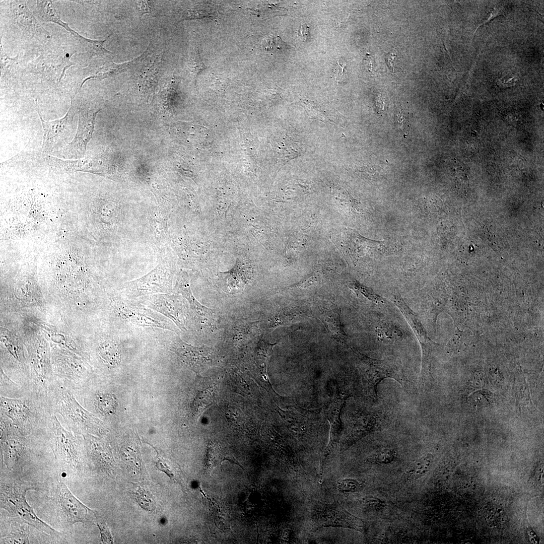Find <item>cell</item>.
Listing matches in <instances>:
<instances>
[{
  "mask_svg": "<svg viewBox=\"0 0 544 544\" xmlns=\"http://www.w3.org/2000/svg\"><path fill=\"white\" fill-rule=\"evenodd\" d=\"M137 497L139 505L148 510H153L155 509V502L152 498V496L143 489H140L137 493Z\"/></svg>",
  "mask_w": 544,
  "mask_h": 544,
  "instance_id": "836d02e7",
  "label": "cell"
},
{
  "mask_svg": "<svg viewBox=\"0 0 544 544\" xmlns=\"http://www.w3.org/2000/svg\"><path fill=\"white\" fill-rule=\"evenodd\" d=\"M396 122L400 129L404 132L409 127L408 121L403 113L399 111L396 114Z\"/></svg>",
  "mask_w": 544,
  "mask_h": 544,
  "instance_id": "b9f144b4",
  "label": "cell"
},
{
  "mask_svg": "<svg viewBox=\"0 0 544 544\" xmlns=\"http://www.w3.org/2000/svg\"><path fill=\"white\" fill-rule=\"evenodd\" d=\"M350 287L354 291L361 294L369 300L376 303H384V299L380 296L375 294L371 290L357 282H353L350 284Z\"/></svg>",
  "mask_w": 544,
  "mask_h": 544,
  "instance_id": "1f68e13d",
  "label": "cell"
},
{
  "mask_svg": "<svg viewBox=\"0 0 544 544\" xmlns=\"http://www.w3.org/2000/svg\"><path fill=\"white\" fill-rule=\"evenodd\" d=\"M52 445L55 459L69 475H79L82 456L79 440L60 424L55 414L50 415Z\"/></svg>",
  "mask_w": 544,
  "mask_h": 544,
  "instance_id": "277c9868",
  "label": "cell"
},
{
  "mask_svg": "<svg viewBox=\"0 0 544 544\" xmlns=\"http://www.w3.org/2000/svg\"><path fill=\"white\" fill-rule=\"evenodd\" d=\"M98 353L101 360L108 367H115L120 362L121 355L119 348L112 341H106L101 343L98 349Z\"/></svg>",
  "mask_w": 544,
  "mask_h": 544,
  "instance_id": "d4e9b609",
  "label": "cell"
},
{
  "mask_svg": "<svg viewBox=\"0 0 544 544\" xmlns=\"http://www.w3.org/2000/svg\"><path fill=\"white\" fill-rule=\"evenodd\" d=\"M36 2L38 16L41 21L54 23L64 28L77 39L86 42L87 38L80 35L70 28L67 23L63 22L60 19L51 1H37Z\"/></svg>",
  "mask_w": 544,
  "mask_h": 544,
  "instance_id": "44dd1931",
  "label": "cell"
},
{
  "mask_svg": "<svg viewBox=\"0 0 544 544\" xmlns=\"http://www.w3.org/2000/svg\"><path fill=\"white\" fill-rule=\"evenodd\" d=\"M290 45L279 36H274L267 40L265 49L274 52L282 51L290 48Z\"/></svg>",
  "mask_w": 544,
  "mask_h": 544,
  "instance_id": "8d00e7d4",
  "label": "cell"
},
{
  "mask_svg": "<svg viewBox=\"0 0 544 544\" xmlns=\"http://www.w3.org/2000/svg\"><path fill=\"white\" fill-rule=\"evenodd\" d=\"M175 291L187 301L190 312L195 322L205 326H212L215 320V313L213 310L200 303L192 294L188 282L180 279L175 287Z\"/></svg>",
  "mask_w": 544,
  "mask_h": 544,
  "instance_id": "e0dca14e",
  "label": "cell"
},
{
  "mask_svg": "<svg viewBox=\"0 0 544 544\" xmlns=\"http://www.w3.org/2000/svg\"><path fill=\"white\" fill-rule=\"evenodd\" d=\"M11 530L7 536L1 539V543H29L28 525L18 520L11 524Z\"/></svg>",
  "mask_w": 544,
  "mask_h": 544,
  "instance_id": "cb8c5ba5",
  "label": "cell"
},
{
  "mask_svg": "<svg viewBox=\"0 0 544 544\" xmlns=\"http://www.w3.org/2000/svg\"><path fill=\"white\" fill-rule=\"evenodd\" d=\"M222 461L221 450L219 445L214 443L209 444L205 459V463L208 471L211 472L218 464L221 465Z\"/></svg>",
  "mask_w": 544,
  "mask_h": 544,
  "instance_id": "f546056e",
  "label": "cell"
},
{
  "mask_svg": "<svg viewBox=\"0 0 544 544\" xmlns=\"http://www.w3.org/2000/svg\"><path fill=\"white\" fill-rule=\"evenodd\" d=\"M189 67L190 71L194 75L195 82L196 83L198 75L206 69V66L201 61L199 53L198 51L194 53L191 55Z\"/></svg>",
  "mask_w": 544,
  "mask_h": 544,
  "instance_id": "e575fe53",
  "label": "cell"
},
{
  "mask_svg": "<svg viewBox=\"0 0 544 544\" xmlns=\"http://www.w3.org/2000/svg\"><path fill=\"white\" fill-rule=\"evenodd\" d=\"M337 64H338V66H339V67H340L341 68V70L340 71H338V72L337 75V76H336V79H337V78H338V79H339V78H340V77H343V76L344 75V68H345V66H346V65H345V64H343L342 65H341V64H339V63L338 61V62H337Z\"/></svg>",
  "mask_w": 544,
  "mask_h": 544,
  "instance_id": "bcb514c9",
  "label": "cell"
},
{
  "mask_svg": "<svg viewBox=\"0 0 544 544\" xmlns=\"http://www.w3.org/2000/svg\"><path fill=\"white\" fill-rule=\"evenodd\" d=\"M100 109L93 113L80 111L78 127L74 138L62 150L64 157L79 158L85 154L94 130L95 119Z\"/></svg>",
  "mask_w": 544,
  "mask_h": 544,
  "instance_id": "5bb4252c",
  "label": "cell"
},
{
  "mask_svg": "<svg viewBox=\"0 0 544 544\" xmlns=\"http://www.w3.org/2000/svg\"><path fill=\"white\" fill-rule=\"evenodd\" d=\"M18 56L15 58H10L4 51L1 41V75L6 74L15 64Z\"/></svg>",
  "mask_w": 544,
  "mask_h": 544,
  "instance_id": "74e56055",
  "label": "cell"
},
{
  "mask_svg": "<svg viewBox=\"0 0 544 544\" xmlns=\"http://www.w3.org/2000/svg\"><path fill=\"white\" fill-rule=\"evenodd\" d=\"M46 160L48 165L51 167L61 171L69 172L82 170L84 166L87 164V159L63 160L48 156L46 157Z\"/></svg>",
  "mask_w": 544,
  "mask_h": 544,
  "instance_id": "484cf974",
  "label": "cell"
},
{
  "mask_svg": "<svg viewBox=\"0 0 544 544\" xmlns=\"http://www.w3.org/2000/svg\"><path fill=\"white\" fill-rule=\"evenodd\" d=\"M139 298L141 304L165 316L179 329L188 330V322L191 315L182 295L158 294Z\"/></svg>",
  "mask_w": 544,
  "mask_h": 544,
  "instance_id": "52a82bcc",
  "label": "cell"
},
{
  "mask_svg": "<svg viewBox=\"0 0 544 544\" xmlns=\"http://www.w3.org/2000/svg\"><path fill=\"white\" fill-rule=\"evenodd\" d=\"M358 367L360 371L365 394L377 401V386L386 378H393L406 391L411 390V384L402 369L392 361H382L356 353Z\"/></svg>",
  "mask_w": 544,
  "mask_h": 544,
  "instance_id": "3957f363",
  "label": "cell"
},
{
  "mask_svg": "<svg viewBox=\"0 0 544 544\" xmlns=\"http://www.w3.org/2000/svg\"><path fill=\"white\" fill-rule=\"evenodd\" d=\"M149 47H147V48L144 52L141 54V55L134 58L131 60L120 64H117L112 62L105 70L106 71L95 75L91 76L86 79L82 83L81 88H82L83 84L88 80L93 79L95 80L101 81L106 78L115 77L119 74L126 71L133 66L138 64L140 61L143 60L144 57L147 55L149 51Z\"/></svg>",
  "mask_w": 544,
  "mask_h": 544,
  "instance_id": "7402d4cb",
  "label": "cell"
},
{
  "mask_svg": "<svg viewBox=\"0 0 544 544\" xmlns=\"http://www.w3.org/2000/svg\"><path fill=\"white\" fill-rule=\"evenodd\" d=\"M395 458V452L386 449L369 455L365 458L364 462L371 464H386L391 463Z\"/></svg>",
  "mask_w": 544,
  "mask_h": 544,
  "instance_id": "f1b7e54d",
  "label": "cell"
},
{
  "mask_svg": "<svg viewBox=\"0 0 544 544\" xmlns=\"http://www.w3.org/2000/svg\"><path fill=\"white\" fill-rule=\"evenodd\" d=\"M277 344H271L262 339L259 341L255 350V355L257 359L260 370L266 369V362L273 353V347Z\"/></svg>",
  "mask_w": 544,
  "mask_h": 544,
  "instance_id": "83f0119b",
  "label": "cell"
},
{
  "mask_svg": "<svg viewBox=\"0 0 544 544\" xmlns=\"http://www.w3.org/2000/svg\"><path fill=\"white\" fill-rule=\"evenodd\" d=\"M171 350L183 365L197 373L219 363V356L214 349L194 347L179 337L173 342Z\"/></svg>",
  "mask_w": 544,
  "mask_h": 544,
  "instance_id": "30bf717a",
  "label": "cell"
},
{
  "mask_svg": "<svg viewBox=\"0 0 544 544\" xmlns=\"http://www.w3.org/2000/svg\"><path fill=\"white\" fill-rule=\"evenodd\" d=\"M213 17V14L207 10L198 9L187 10L182 13L177 23L183 20Z\"/></svg>",
  "mask_w": 544,
  "mask_h": 544,
  "instance_id": "d590c367",
  "label": "cell"
},
{
  "mask_svg": "<svg viewBox=\"0 0 544 544\" xmlns=\"http://www.w3.org/2000/svg\"><path fill=\"white\" fill-rule=\"evenodd\" d=\"M11 16L26 37L40 39L51 37L30 11L25 1H15L11 3Z\"/></svg>",
  "mask_w": 544,
  "mask_h": 544,
  "instance_id": "9a60e30c",
  "label": "cell"
},
{
  "mask_svg": "<svg viewBox=\"0 0 544 544\" xmlns=\"http://www.w3.org/2000/svg\"><path fill=\"white\" fill-rule=\"evenodd\" d=\"M136 9L139 14L140 21L145 14H152L154 9V3L150 1H135Z\"/></svg>",
  "mask_w": 544,
  "mask_h": 544,
  "instance_id": "f35d334b",
  "label": "cell"
},
{
  "mask_svg": "<svg viewBox=\"0 0 544 544\" xmlns=\"http://www.w3.org/2000/svg\"><path fill=\"white\" fill-rule=\"evenodd\" d=\"M502 14V9H500V8H499L498 7H495V8H494V9L493 10V11H492L491 12V13H490V17H489L488 18V19H487V20L486 21H484V22H483V23H481V24H480V25H479V26H478V27L477 28V29H475V32H474V33H473V35H474L475 33L476 32V31H477V29H478V28H479V27H480L481 26L483 25V24H486V23H488V22H489V21L491 20H492V19H493V18H494L496 17L497 16H498L499 15H501Z\"/></svg>",
  "mask_w": 544,
  "mask_h": 544,
  "instance_id": "f6af8a7d",
  "label": "cell"
},
{
  "mask_svg": "<svg viewBox=\"0 0 544 544\" xmlns=\"http://www.w3.org/2000/svg\"><path fill=\"white\" fill-rule=\"evenodd\" d=\"M434 457L431 454H427L412 462L405 469L403 479L406 481H413L423 477L431 468Z\"/></svg>",
  "mask_w": 544,
  "mask_h": 544,
  "instance_id": "603a6c76",
  "label": "cell"
},
{
  "mask_svg": "<svg viewBox=\"0 0 544 544\" xmlns=\"http://www.w3.org/2000/svg\"><path fill=\"white\" fill-rule=\"evenodd\" d=\"M396 56V54L395 50H393L389 53H388L385 57V60L389 69L392 73L394 72L393 62V61Z\"/></svg>",
  "mask_w": 544,
  "mask_h": 544,
  "instance_id": "ee69618b",
  "label": "cell"
},
{
  "mask_svg": "<svg viewBox=\"0 0 544 544\" xmlns=\"http://www.w3.org/2000/svg\"><path fill=\"white\" fill-rule=\"evenodd\" d=\"M96 405L98 410L105 415H111L116 411L117 405L114 396L109 393H100L96 395Z\"/></svg>",
  "mask_w": 544,
  "mask_h": 544,
  "instance_id": "4316f807",
  "label": "cell"
},
{
  "mask_svg": "<svg viewBox=\"0 0 544 544\" xmlns=\"http://www.w3.org/2000/svg\"><path fill=\"white\" fill-rule=\"evenodd\" d=\"M317 528L339 527L352 529L365 534L366 522L349 511L338 503L326 504L316 511Z\"/></svg>",
  "mask_w": 544,
  "mask_h": 544,
  "instance_id": "7c38bea8",
  "label": "cell"
},
{
  "mask_svg": "<svg viewBox=\"0 0 544 544\" xmlns=\"http://www.w3.org/2000/svg\"><path fill=\"white\" fill-rule=\"evenodd\" d=\"M97 526L100 530L101 540L103 543H112L113 538L110 531V529L104 521L97 522Z\"/></svg>",
  "mask_w": 544,
  "mask_h": 544,
  "instance_id": "ab89813d",
  "label": "cell"
},
{
  "mask_svg": "<svg viewBox=\"0 0 544 544\" xmlns=\"http://www.w3.org/2000/svg\"><path fill=\"white\" fill-rule=\"evenodd\" d=\"M365 485L356 479L344 478L337 481L336 488L342 493H354L361 491Z\"/></svg>",
  "mask_w": 544,
  "mask_h": 544,
  "instance_id": "4dcf8cb0",
  "label": "cell"
},
{
  "mask_svg": "<svg viewBox=\"0 0 544 544\" xmlns=\"http://www.w3.org/2000/svg\"><path fill=\"white\" fill-rule=\"evenodd\" d=\"M352 421L342 441V450L347 449L355 443L378 428L377 420L372 416H360Z\"/></svg>",
  "mask_w": 544,
  "mask_h": 544,
  "instance_id": "ac0fdd59",
  "label": "cell"
},
{
  "mask_svg": "<svg viewBox=\"0 0 544 544\" xmlns=\"http://www.w3.org/2000/svg\"><path fill=\"white\" fill-rule=\"evenodd\" d=\"M333 338L342 344H346V337L341 325L338 308L333 304L325 305L319 317Z\"/></svg>",
  "mask_w": 544,
  "mask_h": 544,
  "instance_id": "ffe728a7",
  "label": "cell"
},
{
  "mask_svg": "<svg viewBox=\"0 0 544 544\" xmlns=\"http://www.w3.org/2000/svg\"><path fill=\"white\" fill-rule=\"evenodd\" d=\"M393 301L403 313L415 332L422 348L423 356H430V345L426 332L419 318L397 294L393 295Z\"/></svg>",
  "mask_w": 544,
  "mask_h": 544,
  "instance_id": "d6986e66",
  "label": "cell"
},
{
  "mask_svg": "<svg viewBox=\"0 0 544 544\" xmlns=\"http://www.w3.org/2000/svg\"><path fill=\"white\" fill-rule=\"evenodd\" d=\"M63 53H64V54H63V58H62V63H61V74L60 75V79H59V81H60V80L62 78V77H63V76L64 75V72L67 69V67H69V66H71L72 65L76 64V63H73V62H71L70 61V58L71 57L72 55H73V54H74L76 52H73L72 53H70L69 52H67L66 50H64Z\"/></svg>",
  "mask_w": 544,
  "mask_h": 544,
  "instance_id": "60d3db41",
  "label": "cell"
},
{
  "mask_svg": "<svg viewBox=\"0 0 544 544\" xmlns=\"http://www.w3.org/2000/svg\"><path fill=\"white\" fill-rule=\"evenodd\" d=\"M309 27L305 24H302L301 25L300 28L299 30V36L302 38L304 41H306L309 37Z\"/></svg>",
  "mask_w": 544,
  "mask_h": 544,
  "instance_id": "7bdbcfd3",
  "label": "cell"
},
{
  "mask_svg": "<svg viewBox=\"0 0 544 544\" xmlns=\"http://www.w3.org/2000/svg\"><path fill=\"white\" fill-rule=\"evenodd\" d=\"M116 309L121 317L134 325L158 327L178 333L177 328L170 319L146 306L118 300L116 302Z\"/></svg>",
  "mask_w": 544,
  "mask_h": 544,
  "instance_id": "8fae6325",
  "label": "cell"
},
{
  "mask_svg": "<svg viewBox=\"0 0 544 544\" xmlns=\"http://www.w3.org/2000/svg\"><path fill=\"white\" fill-rule=\"evenodd\" d=\"M346 396L341 394L337 390L326 411V417L330 424V435L328 444L323 451L321 460V469L323 470L324 462L339 440L342 431V424L341 413Z\"/></svg>",
  "mask_w": 544,
  "mask_h": 544,
  "instance_id": "2e32d148",
  "label": "cell"
},
{
  "mask_svg": "<svg viewBox=\"0 0 544 544\" xmlns=\"http://www.w3.org/2000/svg\"><path fill=\"white\" fill-rule=\"evenodd\" d=\"M75 111L71 102V107L63 117L52 121H46L37 110L43 129L42 149L44 152L51 153L68 139L71 124L76 113Z\"/></svg>",
  "mask_w": 544,
  "mask_h": 544,
  "instance_id": "4fadbf2b",
  "label": "cell"
},
{
  "mask_svg": "<svg viewBox=\"0 0 544 544\" xmlns=\"http://www.w3.org/2000/svg\"><path fill=\"white\" fill-rule=\"evenodd\" d=\"M41 409L37 402L29 398L1 396V414L29 433L41 421H44V414Z\"/></svg>",
  "mask_w": 544,
  "mask_h": 544,
  "instance_id": "ba28073f",
  "label": "cell"
},
{
  "mask_svg": "<svg viewBox=\"0 0 544 544\" xmlns=\"http://www.w3.org/2000/svg\"><path fill=\"white\" fill-rule=\"evenodd\" d=\"M293 314L292 313H287L283 311L276 313L269 320L270 327L274 328L279 326L289 324L295 319V316H294Z\"/></svg>",
  "mask_w": 544,
  "mask_h": 544,
  "instance_id": "d6a6232c",
  "label": "cell"
},
{
  "mask_svg": "<svg viewBox=\"0 0 544 544\" xmlns=\"http://www.w3.org/2000/svg\"><path fill=\"white\" fill-rule=\"evenodd\" d=\"M1 414V447L4 463L10 470L18 471L29 453V432L9 421Z\"/></svg>",
  "mask_w": 544,
  "mask_h": 544,
  "instance_id": "5b68a950",
  "label": "cell"
},
{
  "mask_svg": "<svg viewBox=\"0 0 544 544\" xmlns=\"http://www.w3.org/2000/svg\"><path fill=\"white\" fill-rule=\"evenodd\" d=\"M51 500L59 523L65 529L73 530L75 524L90 522L96 516V511L78 499L61 480L56 485Z\"/></svg>",
  "mask_w": 544,
  "mask_h": 544,
  "instance_id": "8992f818",
  "label": "cell"
},
{
  "mask_svg": "<svg viewBox=\"0 0 544 544\" xmlns=\"http://www.w3.org/2000/svg\"><path fill=\"white\" fill-rule=\"evenodd\" d=\"M35 489L36 486L29 483L1 482V508L13 517L41 532L50 536H58L59 533L39 518L27 502L26 493Z\"/></svg>",
  "mask_w": 544,
  "mask_h": 544,
  "instance_id": "6da1fadb",
  "label": "cell"
},
{
  "mask_svg": "<svg viewBox=\"0 0 544 544\" xmlns=\"http://www.w3.org/2000/svg\"><path fill=\"white\" fill-rule=\"evenodd\" d=\"M49 395L55 411L75 433L79 434L101 426L100 421L79 404L70 388L60 381L54 380L49 388Z\"/></svg>",
  "mask_w": 544,
  "mask_h": 544,
  "instance_id": "7a4b0ae2",
  "label": "cell"
},
{
  "mask_svg": "<svg viewBox=\"0 0 544 544\" xmlns=\"http://www.w3.org/2000/svg\"><path fill=\"white\" fill-rule=\"evenodd\" d=\"M171 292L169 275L165 265L162 264L143 277L125 284L123 287V296L130 299L150 295L169 294Z\"/></svg>",
  "mask_w": 544,
  "mask_h": 544,
  "instance_id": "9c48e42d",
  "label": "cell"
}]
</instances>
